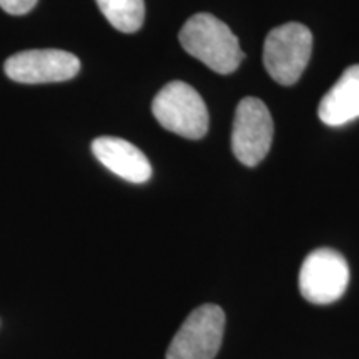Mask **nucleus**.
<instances>
[{
    "instance_id": "1",
    "label": "nucleus",
    "mask_w": 359,
    "mask_h": 359,
    "mask_svg": "<svg viewBox=\"0 0 359 359\" xmlns=\"http://www.w3.org/2000/svg\"><path fill=\"white\" fill-rule=\"evenodd\" d=\"M180 43L187 53L222 75L233 74L241 60L240 42L230 27L212 13H196L180 30Z\"/></svg>"
},
{
    "instance_id": "2",
    "label": "nucleus",
    "mask_w": 359,
    "mask_h": 359,
    "mask_svg": "<svg viewBox=\"0 0 359 359\" xmlns=\"http://www.w3.org/2000/svg\"><path fill=\"white\" fill-rule=\"evenodd\" d=\"M151 111L168 132L200 140L208 132V109L195 88L185 82H172L156 93Z\"/></svg>"
},
{
    "instance_id": "3",
    "label": "nucleus",
    "mask_w": 359,
    "mask_h": 359,
    "mask_svg": "<svg viewBox=\"0 0 359 359\" xmlns=\"http://www.w3.org/2000/svg\"><path fill=\"white\" fill-rule=\"evenodd\" d=\"M313 35L298 22L273 29L264 40V69L275 82L285 87L296 83L311 58Z\"/></svg>"
},
{
    "instance_id": "4",
    "label": "nucleus",
    "mask_w": 359,
    "mask_h": 359,
    "mask_svg": "<svg viewBox=\"0 0 359 359\" xmlns=\"http://www.w3.org/2000/svg\"><path fill=\"white\" fill-rule=\"evenodd\" d=\"M223 331V309L217 304H201L180 326L167 359H213L222 346Z\"/></svg>"
},
{
    "instance_id": "5",
    "label": "nucleus",
    "mask_w": 359,
    "mask_h": 359,
    "mask_svg": "<svg viewBox=\"0 0 359 359\" xmlns=\"http://www.w3.org/2000/svg\"><path fill=\"white\" fill-rule=\"evenodd\" d=\"M349 285V266L344 257L331 248L314 250L299 269V291L314 304L338 302Z\"/></svg>"
},
{
    "instance_id": "6",
    "label": "nucleus",
    "mask_w": 359,
    "mask_h": 359,
    "mask_svg": "<svg viewBox=\"0 0 359 359\" xmlns=\"http://www.w3.org/2000/svg\"><path fill=\"white\" fill-rule=\"evenodd\" d=\"M273 142V118L259 98H243L233 120L231 150L246 167H257L268 155Z\"/></svg>"
},
{
    "instance_id": "7",
    "label": "nucleus",
    "mask_w": 359,
    "mask_h": 359,
    "mask_svg": "<svg viewBox=\"0 0 359 359\" xmlns=\"http://www.w3.org/2000/svg\"><path fill=\"white\" fill-rule=\"evenodd\" d=\"M80 70V60L74 53L57 48L25 50L8 57L4 72L19 83H53L74 79Z\"/></svg>"
},
{
    "instance_id": "8",
    "label": "nucleus",
    "mask_w": 359,
    "mask_h": 359,
    "mask_svg": "<svg viewBox=\"0 0 359 359\" xmlns=\"http://www.w3.org/2000/svg\"><path fill=\"white\" fill-rule=\"evenodd\" d=\"M92 151L103 167L130 183H145L151 178L147 155L123 138L98 137L92 142Z\"/></svg>"
},
{
    "instance_id": "9",
    "label": "nucleus",
    "mask_w": 359,
    "mask_h": 359,
    "mask_svg": "<svg viewBox=\"0 0 359 359\" xmlns=\"http://www.w3.org/2000/svg\"><path fill=\"white\" fill-rule=\"evenodd\" d=\"M320 120L327 127H343L359 118V65L343 72L338 82L321 98Z\"/></svg>"
},
{
    "instance_id": "10",
    "label": "nucleus",
    "mask_w": 359,
    "mask_h": 359,
    "mask_svg": "<svg viewBox=\"0 0 359 359\" xmlns=\"http://www.w3.org/2000/svg\"><path fill=\"white\" fill-rule=\"evenodd\" d=\"M100 12L111 27L123 34H133L142 29L145 20L143 0H95Z\"/></svg>"
},
{
    "instance_id": "11",
    "label": "nucleus",
    "mask_w": 359,
    "mask_h": 359,
    "mask_svg": "<svg viewBox=\"0 0 359 359\" xmlns=\"http://www.w3.org/2000/svg\"><path fill=\"white\" fill-rule=\"evenodd\" d=\"M39 0H0V7L11 15H24L37 6Z\"/></svg>"
}]
</instances>
